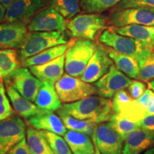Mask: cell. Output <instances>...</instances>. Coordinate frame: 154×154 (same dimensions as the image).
I'll return each instance as SVG.
<instances>
[{
    "label": "cell",
    "mask_w": 154,
    "mask_h": 154,
    "mask_svg": "<svg viewBox=\"0 0 154 154\" xmlns=\"http://www.w3.org/2000/svg\"><path fill=\"white\" fill-rule=\"evenodd\" d=\"M59 110L76 119L100 124L110 119L112 101L100 96H90L79 101L63 103Z\"/></svg>",
    "instance_id": "obj_1"
},
{
    "label": "cell",
    "mask_w": 154,
    "mask_h": 154,
    "mask_svg": "<svg viewBox=\"0 0 154 154\" xmlns=\"http://www.w3.org/2000/svg\"><path fill=\"white\" fill-rule=\"evenodd\" d=\"M64 62L65 54L48 63L30 66L29 70L42 82L54 85L63 74Z\"/></svg>",
    "instance_id": "obj_17"
},
{
    "label": "cell",
    "mask_w": 154,
    "mask_h": 154,
    "mask_svg": "<svg viewBox=\"0 0 154 154\" xmlns=\"http://www.w3.org/2000/svg\"><path fill=\"white\" fill-rule=\"evenodd\" d=\"M3 77H2V76L1 75V74H0V83L1 82H3Z\"/></svg>",
    "instance_id": "obj_46"
},
{
    "label": "cell",
    "mask_w": 154,
    "mask_h": 154,
    "mask_svg": "<svg viewBox=\"0 0 154 154\" xmlns=\"http://www.w3.org/2000/svg\"><path fill=\"white\" fill-rule=\"evenodd\" d=\"M63 138L68 144L69 149L74 154H93L94 144L90 136L83 133L66 131Z\"/></svg>",
    "instance_id": "obj_22"
},
{
    "label": "cell",
    "mask_w": 154,
    "mask_h": 154,
    "mask_svg": "<svg viewBox=\"0 0 154 154\" xmlns=\"http://www.w3.org/2000/svg\"><path fill=\"white\" fill-rule=\"evenodd\" d=\"M107 51L119 70L129 78L138 79L139 66L138 61L134 57L117 52L110 47L107 48Z\"/></svg>",
    "instance_id": "obj_23"
},
{
    "label": "cell",
    "mask_w": 154,
    "mask_h": 154,
    "mask_svg": "<svg viewBox=\"0 0 154 154\" xmlns=\"http://www.w3.org/2000/svg\"><path fill=\"white\" fill-rule=\"evenodd\" d=\"M70 43L55 46L41 51L33 57L23 59L22 65L24 67H30L35 65H41L48 63L57 59V57L64 54Z\"/></svg>",
    "instance_id": "obj_24"
},
{
    "label": "cell",
    "mask_w": 154,
    "mask_h": 154,
    "mask_svg": "<svg viewBox=\"0 0 154 154\" xmlns=\"http://www.w3.org/2000/svg\"><path fill=\"white\" fill-rule=\"evenodd\" d=\"M15 0H0V3L4 6L5 9H7Z\"/></svg>",
    "instance_id": "obj_42"
},
{
    "label": "cell",
    "mask_w": 154,
    "mask_h": 154,
    "mask_svg": "<svg viewBox=\"0 0 154 154\" xmlns=\"http://www.w3.org/2000/svg\"><path fill=\"white\" fill-rule=\"evenodd\" d=\"M153 7L154 0H121L113 10H121L127 8L138 7Z\"/></svg>",
    "instance_id": "obj_35"
},
{
    "label": "cell",
    "mask_w": 154,
    "mask_h": 154,
    "mask_svg": "<svg viewBox=\"0 0 154 154\" xmlns=\"http://www.w3.org/2000/svg\"><path fill=\"white\" fill-rule=\"evenodd\" d=\"M20 67L16 50L13 49H0V74L3 79L8 78Z\"/></svg>",
    "instance_id": "obj_27"
},
{
    "label": "cell",
    "mask_w": 154,
    "mask_h": 154,
    "mask_svg": "<svg viewBox=\"0 0 154 154\" xmlns=\"http://www.w3.org/2000/svg\"><path fill=\"white\" fill-rule=\"evenodd\" d=\"M42 5L43 0H15L7 9L4 20L7 23L26 25Z\"/></svg>",
    "instance_id": "obj_14"
},
{
    "label": "cell",
    "mask_w": 154,
    "mask_h": 154,
    "mask_svg": "<svg viewBox=\"0 0 154 154\" xmlns=\"http://www.w3.org/2000/svg\"><path fill=\"white\" fill-rule=\"evenodd\" d=\"M101 154H122L124 138L109 121L98 124L91 136Z\"/></svg>",
    "instance_id": "obj_8"
},
{
    "label": "cell",
    "mask_w": 154,
    "mask_h": 154,
    "mask_svg": "<svg viewBox=\"0 0 154 154\" xmlns=\"http://www.w3.org/2000/svg\"><path fill=\"white\" fill-rule=\"evenodd\" d=\"M133 99L126 90L121 89L117 91L113 96L112 101V112L117 113L122 107L131 101Z\"/></svg>",
    "instance_id": "obj_34"
},
{
    "label": "cell",
    "mask_w": 154,
    "mask_h": 154,
    "mask_svg": "<svg viewBox=\"0 0 154 154\" xmlns=\"http://www.w3.org/2000/svg\"><path fill=\"white\" fill-rule=\"evenodd\" d=\"M27 34L26 25L15 23L0 24V49L19 47Z\"/></svg>",
    "instance_id": "obj_18"
},
{
    "label": "cell",
    "mask_w": 154,
    "mask_h": 154,
    "mask_svg": "<svg viewBox=\"0 0 154 154\" xmlns=\"http://www.w3.org/2000/svg\"><path fill=\"white\" fill-rule=\"evenodd\" d=\"M54 86L59 99L63 103H72L97 94L95 86L66 73L55 83Z\"/></svg>",
    "instance_id": "obj_4"
},
{
    "label": "cell",
    "mask_w": 154,
    "mask_h": 154,
    "mask_svg": "<svg viewBox=\"0 0 154 154\" xmlns=\"http://www.w3.org/2000/svg\"><path fill=\"white\" fill-rule=\"evenodd\" d=\"M93 143L94 144V149H95V150H94V153L93 154H101V153L99 151V149H98V147H97V146H96V144L94 143V141H93Z\"/></svg>",
    "instance_id": "obj_44"
},
{
    "label": "cell",
    "mask_w": 154,
    "mask_h": 154,
    "mask_svg": "<svg viewBox=\"0 0 154 154\" xmlns=\"http://www.w3.org/2000/svg\"><path fill=\"white\" fill-rule=\"evenodd\" d=\"M106 19L97 13L77 15L66 22V28L73 37L94 39L100 30L106 27Z\"/></svg>",
    "instance_id": "obj_5"
},
{
    "label": "cell",
    "mask_w": 154,
    "mask_h": 154,
    "mask_svg": "<svg viewBox=\"0 0 154 154\" xmlns=\"http://www.w3.org/2000/svg\"><path fill=\"white\" fill-rule=\"evenodd\" d=\"M66 43L63 32H30L18 47L19 57L23 60L49 48Z\"/></svg>",
    "instance_id": "obj_3"
},
{
    "label": "cell",
    "mask_w": 154,
    "mask_h": 154,
    "mask_svg": "<svg viewBox=\"0 0 154 154\" xmlns=\"http://www.w3.org/2000/svg\"><path fill=\"white\" fill-rule=\"evenodd\" d=\"M133 81L112 65L105 75L94 83L97 94L102 97H113L117 91L127 88Z\"/></svg>",
    "instance_id": "obj_13"
},
{
    "label": "cell",
    "mask_w": 154,
    "mask_h": 154,
    "mask_svg": "<svg viewBox=\"0 0 154 154\" xmlns=\"http://www.w3.org/2000/svg\"><path fill=\"white\" fill-rule=\"evenodd\" d=\"M109 20L115 27L130 24L154 26V6L133 7L121 10L112 9Z\"/></svg>",
    "instance_id": "obj_6"
},
{
    "label": "cell",
    "mask_w": 154,
    "mask_h": 154,
    "mask_svg": "<svg viewBox=\"0 0 154 154\" xmlns=\"http://www.w3.org/2000/svg\"><path fill=\"white\" fill-rule=\"evenodd\" d=\"M44 136L47 138L48 143L51 146L54 154H72L64 138H61L59 135L54 133L42 131Z\"/></svg>",
    "instance_id": "obj_32"
},
{
    "label": "cell",
    "mask_w": 154,
    "mask_h": 154,
    "mask_svg": "<svg viewBox=\"0 0 154 154\" xmlns=\"http://www.w3.org/2000/svg\"><path fill=\"white\" fill-rule=\"evenodd\" d=\"M140 126L146 131L154 133V114L146 113L139 122Z\"/></svg>",
    "instance_id": "obj_38"
},
{
    "label": "cell",
    "mask_w": 154,
    "mask_h": 154,
    "mask_svg": "<svg viewBox=\"0 0 154 154\" xmlns=\"http://www.w3.org/2000/svg\"><path fill=\"white\" fill-rule=\"evenodd\" d=\"M148 85H149V87L150 89H151L152 91H154V79L153 80L150 81Z\"/></svg>",
    "instance_id": "obj_43"
},
{
    "label": "cell",
    "mask_w": 154,
    "mask_h": 154,
    "mask_svg": "<svg viewBox=\"0 0 154 154\" xmlns=\"http://www.w3.org/2000/svg\"><path fill=\"white\" fill-rule=\"evenodd\" d=\"M6 90L14 111L21 117L27 120L40 111V109L35 104L29 100L25 99L11 86L6 84Z\"/></svg>",
    "instance_id": "obj_21"
},
{
    "label": "cell",
    "mask_w": 154,
    "mask_h": 154,
    "mask_svg": "<svg viewBox=\"0 0 154 154\" xmlns=\"http://www.w3.org/2000/svg\"><path fill=\"white\" fill-rule=\"evenodd\" d=\"M5 154H31L29 150L26 138H23L20 142L13 146Z\"/></svg>",
    "instance_id": "obj_37"
},
{
    "label": "cell",
    "mask_w": 154,
    "mask_h": 154,
    "mask_svg": "<svg viewBox=\"0 0 154 154\" xmlns=\"http://www.w3.org/2000/svg\"><path fill=\"white\" fill-rule=\"evenodd\" d=\"M113 64V61L108 54L107 48L98 44L80 79L89 84L95 83L109 72Z\"/></svg>",
    "instance_id": "obj_11"
},
{
    "label": "cell",
    "mask_w": 154,
    "mask_h": 154,
    "mask_svg": "<svg viewBox=\"0 0 154 154\" xmlns=\"http://www.w3.org/2000/svg\"><path fill=\"white\" fill-rule=\"evenodd\" d=\"M116 33L131 37L141 42L148 49L154 50V26L130 24L121 27H111Z\"/></svg>",
    "instance_id": "obj_19"
},
{
    "label": "cell",
    "mask_w": 154,
    "mask_h": 154,
    "mask_svg": "<svg viewBox=\"0 0 154 154\" xmlns=\"http://www.w3.org/2000/svg\"><path fill=\"white\" fill-rule=\"evenodd\" d=\"M154 147V133L138 127L124 138L122 154H140Z\"/></svg>",
    "instance_id": "obj_15"
},
{
    "label": "cell",
    "mask_w": 154,
    "mask_h": 154,
    "mask_svg": "<svg viewBox=\"0 0 154 154\" xmlns=\"http://www.w3.org/2000/svg\"><path fill=\"white\" fill-rule=\"evenodd\" d=\"M48 3L66 19H72L80 12L79 0H48Z\"/></svg>",
    "instance_id": "obj_29"
},
{
    "label": "cell",
    "mask_w": 154,
    "mask_h": 154,
    "mask_svg": "<svg viewBox=\"0 0 154 154\" xmlns=\"http://www.w3.org/2000/svg\"><path fill=\"white\" fill-rule=\"evenodd\" d=\"M143 154H154V147H152L151 149H148Z\"/></svg>",
    "instance_id": "obj_45"
},
{
    "label": "cell",
    "mask_w": 154,
    "mask_h": 154,
    "mask_svg": "<svg viewBox=\"0 0 154 154\" xmlns=\"http://www.w3.org/2000/svg\"><path fill=\"white\" fill-rule=\"evenodd\" d=\"M96 44L90 39L80 38L71 42L65 52L64 69L66 74L81 77L93 56Z\"/></svg>",
    "instance_id": "obj_2"
},
{
    "label": "cell",
    "mask_w": 154,
    "mask_h": 154,
    "mask_svg": "<svg viewBox=\"0 0 154 154\" xmlns=\"http://www.w3.org/2000/svg\"><path fill=\"white\" fill-rule=\"evenodd\" d=\"M153 96L154 93L152 91L151 89L149 88V89H146V91H144V93L142 94L138 99L135 100H136V101L137 102L138 104L146 109H147L148 106H149L150 101H151V99L153 98Z\"/></svg>",
    "instance_id": "obj_39"
},
{
    "label": "cell",
    "mask_w": 154,
    "mask_h": 154,
    "mask_svg": "<svg viewBox=\"0 0 154 154\" xmlns=\"http://www.w3.org/2000/svg\"><path fill=\"white\" fill-rule=\"evenodd\" d=\"M5 84L14 88L25 99L34 102L42 82L26 67H19L8 78L4 79Z\"/></svg>",
    "instance_id": "obj_9"
},
{
    "label": "cell",
    "mask_w": 154,
    "mask_h": 154,
    "mask_svg": "<svg viewBox=\"0 0 154 154\" xmlns=\"http://www.w3.org/2000/svg\"><path fill=\"white\" fill-rule=\"evenodd\" d=\"M13 112L9 99L5 93L3 82L0 83V121L7 119L12 115Z\"/></svg>",
    "instance_id": "obj_33"
},
{
    "label": "cell",
    "mask_w": 154,
    "mask_h": 154,
    "mask_svg": "<svg viewBox=\"0 0 154 154\" xmlns=\"http://www.w3.org/2000/svg\"><path fill=\"white\" fill-rule=\"evenodd\" d=\"M99 40L117 52L131 56L136 59L142 51L148 49L138 40L116 33L111 28L103 31Z\"/></svg>",
    "instance_id": "obj_10"
},
{
    "label": "cell",
    "mask_w": 154,
    "mask_h": 154,
    "mask_svg": "<svg viewBox=\"0 0 154 154\" xmlns=\"http://www.w3.org/2000/svg\"><path fill=\"white\" fill-rule=\"evenodd\" d=\"M146 111H147V113L154 114V96L151 99V101H150L149 106H148L147 109H146Z\"/></svg>",
    "instance_id": "obj_40"
},
{
    "label": "cell",
    "mask_w": 154,
    "mask_h": 154,
    "mask_svg": "<svg viewBox=\"0 0 154 154\" xmlns=\"http://www.w3.org/2000/svg\"><path fill=\"white\" fill-rule=\"evenodd\" d=\"M109 121L124 138L131 131L140 127L139 123L131 120L120 113L112 112Z\"/></svg>",
    "instance_id": "obj_30"
},
{
    "label": "cell",
    "mask_w": 154,
    "mask_h": 154,
    "mask_svg": "<svg viewBox=\"0 0 154 154\" xmlns=\"http://www.w3.org/2000/svg\"><path fill=\"white\" fill-rule=\"evenodd\" d=\"M57 113L58 116L60 117L66 129L83 133V134H87L90 136H91L94 134L96 127L99 124L91 121L81 120V119H76L72 116L63 113L59 109L57 111Z\"/></svg>",
    "instance_id": "obj_26"
},
{
    "label": "cell",
    "mask_w": 154,
    "mask_h": 154,
    "mask_svg": "<svg viewBox=\"0 0 154 154\" xmlns=\"http://www.w3.org/2000/svg\"><path fill=\"white\" fill-rule=\"evenodd\" d=\"M27 123L31 127L40 131H47L62 136L66 134V128L60 117L54 111L40 110L37 114L28 119Z\"/></svg>",
    "instance_id": "obj_16"
},
{
    "label": "cell",
    "mask_w": 154,
    "mask_h": 154,
    "mask_svg": "<svg viewBox=\"0 0 154 154\" xmlns=\"http://www.w3.org/2000/svg\"><path fill=\"white\" fill-rule=\"evenodd\" d=\"M26 134V143L31 154H54L42 131L29 127Z\"/></svg>",
    "instance_id": "obj_25"
},
{
    "label": "cell",
    "mask_w": 154,
    "mask_h": 154,
    "mask_svg": "<svg viewBox=\"0 0 154 154\" xmlns=\"http://www.w3.org/2000/svg\"><path fill=\"white\" fill-rule=\"evenodd\" d=\"M34 103L40 110L50 111H57L62 105L54 85L47 82H42Z\"/></svg>",
    "instance_id": "obj_20"
},
{
    "label": "cell",
    "mask_w": 154,
    "mask_h": 154,
    "mask_svg": "<svg viewBox=\"0 0 154 154\" xmlns=\"http://www.w3.org/2000/svg\"><path fill=\"white\" fill-rule=\"evenodd\" d=\"M83 10L88 13H101L113 7L121 0H79Z\"/></svg>",
    "instance_id": "obj_31"
},
{
    "label": "cell",
    "mask_w": 154,
    "mask_h": 154,
    "mask_svg": "<svg viewBox=\"0 0 154 154\" xmlns=\"http://www.w3.org/2000/svg\"><path fill=\"white\" fill-rule=\"evenodd\" d=\"M128 92L133 99H137L146 91V85L139 81H133L128 86Z\"/></svg>",
    "instance_id": "obj_36"
},
{
    "label": "cell",
    "mask_w": 154,
    "mask_h": 154,
    "mask_svg": "<svg viewBox=\"0 0 154 154\" xmlns=\"http://www.w3.org/2000/svg\"><path fill=\"white\" fill-rule=\"evenodd\" d=\"M5 8L4 7V6L0 3V23H1L2 21L5 19V14H6V11H5Z\"/></svg>",
    "instance_id": "obj_41"
},
{
    "label": "cell",
    "mask_w": 154,
    "mask_h": 154,
    "mask_svg": "<svg viewBox=\"0 0 154 154\" xmlns=\"http://www.w3.org/2000/svg\"><path fill=\"white\" fill-rule=\"evenodd\" d=\"M26 123L18 114L13 113L0 121V154H5L25 138Z\"/></svg>",
    "instance_id": "obj_7"
},
{
    "label": "cell",
    "mask_w": 154,
    "mask_h": 154,
    "mask_svg": "<svg viewBox=\"0 0 154 154\" xmlns=\"http://www.w3.org/2000/svg\"><path fill=\"white\" fill-rule=\"evenodd\" d=\"M139 66L138 80L150 82L154 79V51L146 49L136 59Z\"/></svg>",
    "instance_id": "obj_28"
},
{
    "label": "cell",
    "mask_w": 154,
    "mask_h": 154,
    "mask_svg": "<svg viewBox=\"0 0 154 154\" xmlns=\"http://www.w3.org/2000/svg\"><path fill=\"white\" fill-rule=\"evenodd\" d=\"M29 32H64L66 22L56 9L49 7L38 11L28 24Z\"/></svg>",
    "instance_id": "obj_12"
}]
</instances>
